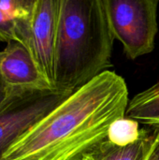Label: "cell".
<instances>
[{
  "instance_id": "6da1fadb",
  "label": "cell",
  "mask_w": 159,
  "mask_h": 160,
  "mask_svg": "<svg viewBox=\"0 0 159 160\" xmlns=\"http://www.w3.org/2000/svg\"><path fill=\"white\" fill-rule=\"evenodd\" d=\"M129 100L124 78L105 71L19 137L0 160H82L126 116Z\"/></svg>"
},
{
  "instance_id": "7a4b0ae2",
  "label": "cell",
  "mask_w": 159,
  "mask_h": 160,
  "mask_svg": "<svg viewBox=\"0 0 159 160\" xmlns=\"http://www.w3.org/2000/svg\"><path fill=\"white\" fill-rule=\"evenodd\" d=\"M114 39L104 0H60L54 88L74 92L108 71Z\"/></svg>"
},
{
  "instance_id": "3957f363",
  "label": "cell",
  "mask_w": 159,
  "mask_h": 160,
  "mask_svg": "<svg viewBox=\"0 0 159 160\" xmlns=\"http://www.w3.org/2000/svg\"><path fill=\"white\" fill-rule=\"evenodd\" d=\"M115 39L127 58L135 60L151 53L158 32L157 0H104Z\"/></svg>"
},
{
  "instance_id": "277c9868",
  "label": "cell",
  "mask_w": 159,
  "mask_h": 160,
  "mask_svg": "<svg viewBox=\"0 0 159 160\" xmlns=\"http://www.w3.org/2000/svg\"><path fill=\"white\" fill-rule=\"evenodd\" d=\"M71 93L59 89L34 91L11 88L7 98L0 106V159L19 137Z\"/></svg>"
},
{
  "instance_id": "5b68a950",
  "label": "cell",
  "mask_w": 159,
  "mask_h": 160,
  "mask_svg": "<svg viewBox=\"0 0 159 160\" xmlns=\"http://www.w3.org/2000/svg\"><path fill=\"white\" fill-rule=\"evenodd\" d=\"M60 0H36L26 48L54 88V57Z\"/></svg>"
},
{
  "instance_id": "8992f818",
  "label": "cell",
  "mask_w": 159,
  "mask_h": 160,
  "mask_svg": "<svg viewBox=\"0 0 159 160\" xmlns=\"http://www.w3.org/2000/svg\"><path fill=\"white\" fill-rule=\"evenodd\" d=\"M0 76L9 88L34 91L55 89L42 74L28 49L22 43H7L0 52Z\"/></svg>"
},
{
  "instance_id": "52a82bcc",
  "label": "cell",
  "mask_w": 159,
  "mask_h": 160,
  "mask_svg": "<svg viewBox=\"0 0 159 160\" xmlns=\"http://www.w3.org/2000/svg\"><path fill=\"white\" fill-rule=\"evenodd\" d=\"M156 128H142L140 139L127 146H117L104 141L84 158L89 160H146L153 146Z\"/></svg>"
},
{
  "instance_id": "ba28073f",
  "label": "cell",
  "mask_w": 159,
  "mask_h": 160,
  "mask_svg": "<svg viewBox=\"0 0 159 160\" xmlns=\"http://www.w3.org/2000/svg\"><path fill=\"white\" fill-rule=\"evenodd\" d=\"M126 115L154 128H159V81L129 100Z\"/></svg>"
},
{
  "instance_id": "9c48e42d",
  "label": "cell",
  "mask_w": 159,
  "mask_h": 160,
  "mask_svg": "<svg viewBox=\"0 0 159 160\" xmlns=\"http://www.w3.org/2000/svg\"><path fill=\"white\" fill-rule=\"evenodd\" d=\"M141 134L140 123L126 115L115 120L110 126L107 140L117 146H127L136 142Z\"/></svg>"
},
{
  "instance_id": "30bf717a",
  "label": "cell",
  "mask_w": 159,
  "mask_h": 160,
  "mask_svg": "<svg viewBox=\"0 0 159 160\" xmlns=\"http://www.w3.org/2000/svg\"><path fill=\"white\" fill-rule=\"evenodd\" d=\"M19 42L16 26L13 21L9 20L0 9V42Z\"/></svg>"
},
{
  "instance_id": "8fae6325",
  "label": "cell",
  "mask_w": 159,
  "mask_h": 160,
  "mask_svg": "<svg viewBox=\"0 0 159 160\" xmlns=\"http://www.w3.org/2000/svg\"><path fill=\"white\" fill-rule=\"evenodd\" d=\"M146 160H159V128H156V136L154 143Z\"/></svg>"
},
{
  "instance_id": "7c38bea8",
  "label": "cell",
  "mask_w": 159,
  "mask_h": 160,
  "mask_svg": "<svg viewBox=\"0 0 159 160\" xmlns=\"http://www.w3.org/2000/svg\"><path fill=\"white\" fill-rule=\"evenodd\" d=\"M10 91H11V88H9L5 83V82L3 81L2 77L0 76V106L7 98L8 95L10 94Z\"/></svg>"
},
{
  "instance_id": "4fadbf2b",
  "label": "cell",
  "mask_w": 159,
  "mask_h": 160,
  "mask_svg": "<svg viewBox=\"0 0 159 160\" xmlns=\"http://www.w3.org/2000/svg\"><path fill=\"white\" fill-rule=\"evenodd\" d=\"M82 160H89V159H87V158H83Z\"/></svg>"
}]
</instances>
